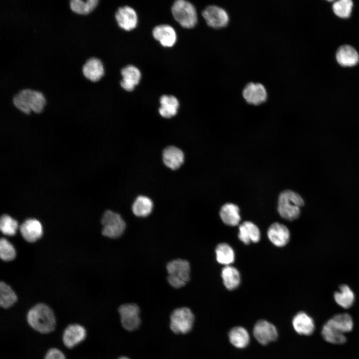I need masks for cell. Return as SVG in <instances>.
I'll use <instances>...</instances> for the list:
<instances>
[{
	"instance_id": "cell-18",
	"label": "cell",
	"mask_w": 359,
	"mask_h": 359,
	"mask_svg": "<svg viewBox=\"0 0 359 359\" xmlns=\"http://www.w3.org/2000/svg\"><path fill=\"white\" fill-rule=\"evenodd\" d=\"M122 80L120 84L121 87L127 91H132L140 82L141 74L139 69L136 66L129 65L121 70Z\"/></svg>"
},
{
	"instance_id": "cell-11",
	"label": "cell",
	"mask_w": 359,
	"mask_h": 359,
	"mask_svg": "<svg viewBox=\"0 0 359 359\" xmlns=\"http://www.w3.org/2000/svg\"><path fill=\"white\" fill-rule=\"evenodd\" d=\"M267 236L271 242L279 247L285 246L290 238L288 228L279 222H274L269 227Z\"/></svg>"
},
{
	"instance_id": "cell-6",
	"label": "cell",
	"mask_w": 359,
	"mask_h": 359,
	"mask_svg": "<svg viewBox=\"0 0 359 359\" xmlns=\"http://www.w3.org/2000/svg\"><path fill=\"white\" fill-rule=\"evenodd\" d=\"M102 234L109 238L120 236L126 228V223L121 216L111 210L106 211L101 219Z\"/></svg>"
},
{
	"instance_id": "cell-16",
	"label": "cell",
	"mask_w": 359,
	"mask_h": 359,
	"mask_svg": "<svg viewBox=\"0 0 359 359\" xmlns=\"http://www.w3.org/2000/svg\"><path fill=\"white\" fill-rule=\"evenodd\" d=\"M292 325L295 331L302 335H311L315 329L313 318L304 312H299L294 317Z\"/></svg>"
},
{
	"instance_id": "cell-28",
	"label": "cell",
	"mask_w": 359,
	"mask_h": 359,
	"mask_svg": "<svg viewBox=\"0 0 359 359\" xmlns=\"http://www.w3.org/2000/svg\"><path fill=\"white\" fill-rule=\"evenodd\" d=\"M153 203L147 196L140 195L137 197L132 205L133 213L138 217H146L152 212Z\"/></svg>"
},
{
	"instance_id": "cell-7",
	"label": "cell",
	"mask_w": 359,
	"mask_h": 359,
	"mask_svg": "<svg viewBox=\"0 0 359 359\" xmlns=\"http://www.w3.org/2000/svg\"><path fill=\"white\" fill-rule=\"evenodd\" d=\"M202 16L207 24L214 28L225 27L230 20L227 11L224 8L216 4L207 6L202 11Z\"/></svg>"
},
{
	"instance_id": "cell-8",
	"label": "cell",
	"mask_w": 359,
	"mask_h": 359,
	"mask_svg": "<svg viewBox=\"0 0 359 359\" xmlns=\"http://www.w3.org/2000/svg\"><path fill=\"white\" fill-rule=\"evenodd\" d=\"M118 311L121 324L125 329L132 331L139 328L141 320L140 309L138 305L134 303L123 304L119 307Z\"/></svg>"
},
{
	"instance_id": "cell-13",
	"label": "cell",
	"mask_w": 359,
	"mask_h": 359,
	"mask_svg": "<svg viewBox=\"0 0 359 359\" xmlns=\"http://www.w3.org/2000/svg\"><path fill=\"white\" fill-rule=\"evenodd\" d=\"M86 336L85 328L79 324H70L64 330L62 336L64 345L72 348L83 341Z\"/></svg>"
},
{
	"instance_id": "cell-1",
	"label": "cell",
	"mask_w": 359,
	"mask_h": 359,
	"mask_svg": "<svg viewBox=\"0 0 359 359\" xmlns=\"http://www.w3.org/2000/svg\"><path fill=\"white\" fill-rule=\"evenodd\" d=\"M26 319L29 325L41 334H48L54 330L56 320L52 309L46 305L38 303L28 312Z\"/></svg>"
},
{
	"instance_id": "cell-29",
	"label": "cell",
	"mask_w": 359,
	"mask_h": 359,
	"mask_svg": "<svg viewBox=\"0 0 359 359\" xmlns=\"http://www.w3.org/2000/svg\"><path fill=\"white\" fill-rule=\"evenodd\" d=\"M215 254L217 261L221 264L228 266L234 261V251L226 243L218 244L215 248Z\"/></svg>"
},
{
	"instance_id": "cell-14",
	"label": "cell",
	"mask_w": 359,
	"mask_h": 359,
	"mask_svg": "<svg viewBox=\"0 0 359 359\" xmlns=\"http://www.w3.org/2000/svg\"><path fill=\"white\" fill-rule=\"evenodd\" d=\"M82 72L87 79L95 82L103 77L104 73V66L99 59L91 57L83 65Z\"/></svg>"
},
{
	"instance_id": "cell-19",
	"label": "cell",
	"mask_w": 359,
	"mask_h": 359,
	"mask_svg": "<svg viewBox=\"0 0 359 359\" xmlns=\"http://www.w3.org/2000/svg\"><path fill=\"white\" fill-rule=\"evenodd\" d=\"M238 237L245 244H249L251 242L257 243L260 239V231L254 223L246 221L239 225Z\"/></svg>"
},
{
	"instance_id": "cell-27",
	"label": "cell",
	"mask_w": 359,
	"mask_h": 359,
	"mask_svg": "<svg viewBox=\"0 0 359 359\" xmlns=\"http://www.w3.org/2000/svg\"><path fill=\"white\" fill-rule=\"evenodd\" d=\"M229 340L231 344L235 347L242 349L247 346L249 343L250 337L247 331L241 327H236L229 332Z\"/></svg>"
},
{
	"instance_id": "cell-32",
	"label": "cell",
	"mask_w": 359,
	"mask_h": 359,
	"mask_svg": "<svg viewBox=\"0 0 359 359\" xmlns=\"http://www.w3.org/2000/svg\"><path fill=\"white\" fill-rule=\"evenodd\" d=\"M98 2V0H71L69 1V7L76 13L87 14L92 12Z\"/></svg>"
},
{
	"instance_id": "cell-30",
	"label": "cell",
	"mask_w": 359,
	"mask_h": 359,
	"mask_svg": "<svg viewBox=\"0 0 359 359\" xmlns=\"http://www.w3.org/2000/svg\"><path fill=\"white\" fill-rule=\"evenodd\" d=\"M340 291L336 292L334 299L336 303L345 309L351 307L355 301V295L350 287L346 285L340 287Z\"/></svg>"
},
{
	"instance_id": "cell-33",
	"label": "cell",
	"mask_w": 359,
	"mask_h": 359,
	"mask_svg": "<svg viewBox=\"0 0 359 359\" xmlns=\"http://www.w3.org/2000/svg\"><path fill=\"white\" fill-rule=\"evenodd\" d=\"M17 298L11 287L4 282L0 283V305L4 309L11 307L17 301Z\"/></svg>"
},
{
	"instance_id": "cell-15",
	"label": "cell",
	"mask_w": 359,
	"mask_h": 359,
	"mask_svg": "<svg viewBox=\"0 0 359 359\" xmlns=\"http://www.w3.org/2000/svg\"><path fill=\"white\" fill-rule=\"evenodd\" d=\"M20 231L23 238L29 242H35L40 238L43 234L41 223L34 218L25 220L20 226Z\"/></svg>"
},
{
	"instance_id": "cell-24",
	"label": "cell",
	"mask_w": 359,
	"mask_h": 359,
	"mask_svg": "<svg viewBox=\"0 0 359 359\" xmlns=\"http://www.w3.org/2000/svg\"><path fill=\"white\" fill-rule=\"evenodd\" d=\"M160 114L166 118H170L176 115L179 107V102L173 95H163L160 98Z\"/></svg>"
},
{
	"instance_id": "cell-5",
	"label": "cell",
	"mask_w": 359,
	"mask_h": 359,
	"mask_svg": "<svg viewBox=\"0 0 359 359\" xmlns=\"http://www.w3.org/2000/svg\"><path fill=\"white\" fill-rule=\"evenodd\" d=\"M194 320V315L190 309L177 308L171 315L170 327L175 334H187L191 331Z\"/></svg>"
},
{
	"instance_id": "cell-38",
	"label": "cell",
	"mask_w": 359,
	"mask_h": 359,
	"mask_svg": "<svg viewBox=\"0 0 359 359\" xmlns=\"http://www.w3.org/2000/svg\"><path fill=\"white\" fill-rule=\"evenodd\" d=\"M168 281L169 284L175 288H181L186 284L185 282L179 278L170 275L168 277Z\"/></svg>"
},
{
	"instance_id": "cell-23",
	"label": "cell",
	"mask_w": 359,
	"mask_h": 359,
	"mask_svg": "<svg viewBox=\"0 0 359 359\" xmlns=\"http://www.w3.org/2000/svg\"><path fill=\"white\" fill-rule=\"evenodd\" d=\"M219 215L223 222L230 226L237 225L241 220L239 208L232 203L223 204L220 209Z\"/></svg>"
},
{
	"instance_id": "cell-2",
	"label": "cell",
	"mask_w": 359,
	"mask_h": 359,
	"mask_svg": "<svg viewBox=\"0 0 359 359\" xmlns=\"http://www.w3.org/2000/svg\"><path fill=\"white\" fill-rule=\"evenodd\" d=\"M12 102L20 111L28 114L31 111L36 113L41 112L46 100L41 92L26 88L20 90L13 96Z\"/></svg>"
},
{
	"instance_id": "cell-3",
	"label": "cell",
	"mask_w": 359,
	"mask_h": 359,
	"mask_svg": "<svg viewBox=\"0 0 359 359\" xmlns=\"http://www.w3.org/2000/svg\"><path fill=\"white\" fill-rule=\"evenodd\" d=\"M304 204V200L300 195L293 190L286 189L279 194L277 210L283 218L292 221L299 217L300 207Z\"/></svg>"
},
{
	"instance_id": "cell-10",
	"label": "cell",
	"mask_w": 359,
	"mask_h": 359,
	"mask_svg": "<svg viewBox=\"0 0 359 359\" xmlns=\"http://www.w3.org/2000/svg\"><path fill=\"white\" fill-rule=\"evenodd\" d=\"M253 335L259 343L266 345L277 339L278 332L274 325L262 320L255 324L253 328Z\"/></svg>"
},
{
	"instance_id": "cell-34",
	"label": "cell",
	"mask_w": 359,
	"mask_h": 359,
	"mask_svg": "<svg viewBox=\"0 0 359 359\" xmlns=\"http://www.w3.org/2000/svg\"><path fill=\"white\" fill-rule=\"evenodd\" d=\"M18 224L17 221L9 215H2L0 219V229L6 235L13 236L15 234Z\"/></svg>"
},
{
	"instance_id": "cell-26",
	"label": "cell",
	"mask_w": 359,
	"mask_h": 359,
	"mask_svg": "<svg viewBox=\"0 0 359 359\" xmlns=\"http://www.w3.org/2000/svg\"><path fill=\"white\" fill-rule=\"evenodd\" d=\"M321 335L326 341L334 344H343L347 341L344 334L335 327L328 320L322 328Z\"/></svg>"
},
{
	"instance_id": "cell-35",
	"label": "cell",
	"mask_w": 359,
	"mask_h": 359,
	"mask_svg": "<svg viewBox=\"0 0 359 359\" xmlns=\"http://www.w3.org/2000/svg\"><path fill=\"white\" fill-rule=\"evenodd\" d=\"M353 3L351 0H339L333 4V9L336 15L342 17H349L352 12Z\"/></svg>"
},
{
	"instance_id": "cell-39",
	"label": "cell",
	"mask_w": 359,
	"mask_h": 359,
	"mask_svg": "<svg viewBox=\"0 0 359 359\" xmlns=\"http://www.w3.org/2000/svg\"><path fill=\"white\" fill-rule=\"evenodd\" d=\"M118 359H130L127 358V357H122L119 358Z\"/></svg>"
},
{
	"instance_id": "cell-31",
	"label": "cell",
	"mask_w": 359,
	"mask_h": 359,
	"mask_svg": "<svg viewBox=\"0 0 359 359\" xmlns=\"http://www.w3.org/2000/svg\"><path fill=\"white\" fill-rule=\"evenodd\" d=\"M328 321L344 334L351 332L353 328V319L347 313L336 315Z\"/></svg>"
},
{
	"instance_id": "cell-9",
	"label": "cell",
	"mask_w": 359,
	"mask_h": 359,
	"mask_svg": "<svg viewBox=\"0 0 359 359\" xmlns=\"http://www.w3.org/2000/svg\"><path fill=\"white\" fill-rule=\"evenodd\" d=\"M243 99L248 104L259 105L266 101L268 92L265 86L260 82H249L242 91Z\"/></svg>"
},
{
	"instance_id": "cell-25",
	"label": "cell",
	"mask_w": 359,
	"mask_h": 359,
	"mask_svg": "<svg viewBox=\"0 0 359 359\" xmlns=\"http://www.w3.org/2000/svg\"><path fill=\"white\" fill-rule=\"evenodd\" d=\"M221 277L223 284L229 290L236 289L240 283V275L239 271L230 265L225 266L221 271Z\"/></svg>"
},
{
	"instance_id": "cell-36",
	"label": "cell",
	"mask_w": 359,
	"mask_h": 359,
	"mask_svg": "<svg viewBox=\"0 0 359 359\" xmlns=\"http://www.w3.org/2000/svg\"><path fill=\"white\" fill-rule=\"evenodd\" d=\"M16 255L13 245L5 238L0 240V256L2 260L8 261L13 260Z\"/></svg>"
},
{
	"instance_id": "cell-20",
	"label": "cell",
	"mask_w": 359,
	"mask_h": 359,
	"mask_svg": "<svg viewBox=\"0 0 359 359\" xmlns=\"http://www.w3.org/2000/svg\"><path fill=\"white\" fill-rule=\"evenodd\" d=\"M167 269L169 275L177 277L185 283L190 279V265L185 260H172L167 264Z\"/></svg>"
},
{
	"instance_id": "cell-21",
	"label": "cell",
	"mask_w": 359,
	"mask_h": 359,
	"mask_svg": "<svg viewBox=\"0 0 359 359\" xmlns=\"http://www.w3.org/2000/svg\"><path fill=\"white\" fill-rule=\"evenodd\" d=\"M163 160L167 167L175 170L179 169L183 163L184 154L179 148L172 146H169L163 151Z\"/></svg>"
},
{
	"instance_id": "cell-37",
	"label": "cell",
	"mask_w": 359,
	"mask_h": 359,
	"mask_svg": "<svg viewBox=\"0 0 359 359\" xmlns=\"http://www.w3.org/2000/svg\"><path fill=\"white\" fill-rule=\"evenodd\" d=\"M44 359H66L64 354L56 348H51L46 352Z\"/></svg>"
},
{
	"instance_id": "cell-12",
	"label": "cell",
	"mask_w": 359,
	"mask_h": 359,
	"mask_svg": "<svg viewBox=\"0 0 359 359\" xmlns=\"http://www.w3.org/2000/svg\"><path fill=\"white\" fill-rule=\"evenodd\" d=\"M115 18L118 25L126 31L135 28L138 23L136 12L129 6L119 8L116 12Z\"/></svg>"
},
{
	"instance_id": "cell-17",
	"label": "cell",
	"mask_w": 359,
	"mask_h": 359,
	"mask_svg": "<svg viewBox=\"0 0 359 359\" xmlns=\"http://www.w3.org/2000/svg\"><path fill=\"white\" fill-rule=\"evenodd\" d=\"M153 35L164 47H172L176 42V32L173 27L168 24L156 26L153 30Z\"/></svg>"
},
{
	"instance_id": "cell-4",
	"label": "cell",
	"mask_w": 359,
	"mask_h": 359,
	"mask_svg": "<svg viewBox=\"0 0 359 359\" xmlns=\"http://www.w3.org/2000/svg\"><path fill=\"white\" fill-rule=\"evenodd\" d=\"M172 11L175 19L184 28L193 27L197 21L195 8L190 2L178 0L174 3Z\"/></svg>"
},
{
	"instance_id": "cell-22",
	"label": "cell",
	"mask_w": 359,
	"mask_h": 359,
	"mask_svg": "<svg viewBox=\"0 0 359 359\" xmlns=\"http://www.w3.org/2000/svg\"><path fill=\"white\" fill-rule=\"evenodd\" d=\"M338 62L343 66H353L359 61V55L357 50L349 45L340 46L336 53Z\"/></svg>"
}]
</instances>
